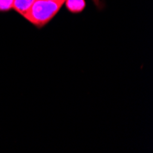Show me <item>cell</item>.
<instances>
[{
  "instance_id": "cell-4",
  "label": "cell",
  "mask_w": 153,
  "mask_h": 153,
  "mask_svg": "<svg viewBox=\"0 0 153 153\" xmlns=\"http://www.w3.org/2000/svg\"><path fill=\"white\" fill-rule=\"evenodd\" d=\"M14 0H0V13H7L13 9Z\"/></svg>"
},
{
  "instance_id": "cell-5",
  "label": "cell",
  "mask_w": 153,
  "mask_h": 153,
  "mask_svg": "<svg viewBox=\"0 0 153 153\" xmlns=\"http://www.w3.org/2000/svg\"><path fill=\"white\" fill-rule=\"evenodd\" d=\"M53 1H62V2H65V0H53Z\"/></svg>"
},
{
  "instance_id": "cell-2",
  "label": "cell",
  "mask_w": 153,
  "mask_h": 153,
  "mask_svg": "<svg viewBox=\"0 0 153 153\" xmlns=\"http://www.w3.org/2000/svg\"><path fill=\"white\" fill-rule=\"evenodd\" d=\"M64 5L69 12L78 14L85 10L86 7L85 0H65Z\"/></svg>"
},
{
  "instance_id": "cell-1",
  "label": "cell",
  "mask_w": 153,
  "mask_h": 153,
  "mask_svg": "<svg viewBox=\"0 0 153 153\" xmlns=\"http://www.w3.org/2000/svg\"><path fill=\"white\" fill-rule=\"evenodd\" d=\"M63 5L64 2L62 1L35 0L24 19L37 27H42L57 15Z\"/></svg>"
},
{
  "instance_id": "cell-3",
  "label": "cell",
  "mask_w": 153,
  "mask_h": 153,
  "mask_svg": "<svg viewBox=\"0 0 153 153\" xmlns=\"http://www.w3.org/2000/svg\"><path fill=\"white\" fill-rule=\"evenodd\" d=\"M34 2L35 0H14L13 9L16 10V12H18L19 15L24 17Z\"/></svg>"
}]
</instances>
